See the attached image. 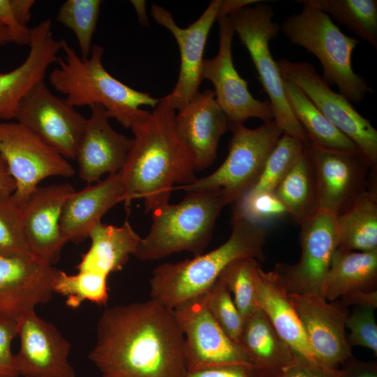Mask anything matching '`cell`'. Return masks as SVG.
Masks as SVG:
<instances>
[{
  "mask_svg": "<svg viewBox=\"0 0 377 377\" xmlns=\"http://www.w3.org/2000/svg\"><path fill=\"white\" fill-rule=\"evenodd\" d=\"M377 250L361 252L337 247L320 295L329 302L359 291L376 290Z\"/></svg>",
  "mask_w": 377,
  "mask_h": 377,
  "instance_id": "28",
  "label": "cell"
},
{
  "mask_svg": "<svg viewBox=\"0 0 377 377\" xmlns=\"http://www.w3.org/2000/svg\"><path fill=\"white\" fill-rule=\"evenodd\" d=\"M239 343L258 377L279 376L298 356L259 308L244 321Z\"/></svg>",
  "mask_w": 377,
  "mask_h": 377,
  "instance_id": "26",
  "label": "cell"
},
{
  "mask_svg": "<svg viewBox=\"0 0 377 377\" xmlns=\"http://www.w3.org/2000/svg\"><path fill=\"white\" fill-rule=\"evenodd\" d=\"M66 159H75L87 119L44 80L20 101L15 117Z\"/></svg>",
  "mask_w": 377,
  "mask_h": 377,
  "instance_id": "14",
  "label": "cell"
},
{
  "mask_svg": "<svg viewBox=\"0 0 377 377\" xmlns=\"http://www.w3.org/2000/svg\"><path fill=\"white\" fill-rule=\"evenodd\" d=\"M254 288L256 306L266 314L281 338L297 355L317 361L290 302L289 293L277 274L273 270L266 272L259 265L254 276Z\"/></svg>",
  "mask_w": 377,
  "mask_h": 377,
  "instance_id": "27",
  "label": "cell"
},
{
  "mask_svg": "<svg viewBox=\"0 0 377 377\" xmlns=\"http://www.w3.org/2000/svg\"><path fill=\"white\" fill-rule=\"evenodd\" d=\"M59 270L32 254L0 256V314L17 320L51 300Z\"/></svg>",
  "mask_w": 377,
  "mask_h": 377,
  "instance_id": "20",
  "label": "cell"
},
{
  "mask_svg": "<svg viewBox=\"0 0 377 377\" xmlns=\"http://www.w3.org/2000/svg\"><path fill=\"white\" fill-rule=\"evenodd\" d=\"M185 377H258L251 370L241 367H221L187 372Z\"/></svg>",
  "mask_w": 377,
  "mask_h": 377,
  "instance_id": "44",
  "label": "cell"
},
{
  "mask_svg": "<svg viewBox=\"0 0 377 377\" xmlns=\"http://www.w3.org/2000/svg\"><path fill=\"white\" fill-rule=\"evenodd\" d=\"M15 188V179L10 172L4 158L0 153V194L12 195Z\"/></svg>",
  "mask_w": 377,
  "mask_h": 377,
  "instance_id": "46",
  "label": "cell"
},
{
  "mask_svg": "<svg viewBox=\"0 0 377 377\" xmlns=\"http://www.w3.org/2000/svg\"><path fill=\"white\" fill-rule=\"evenodd\" d=\"M91 113L76 154L79 177L88 184L101 181L103 175H114L124 167L133 139L114 131L105 110L99 105L90 108Z\"/></svg>",
  "mask_w": 377,
  "mask_h": 377,
  "instance_id": "22",
  "label": "cell"
},
{
  "mask_svg": "<svg viewBox=\"0 0 377 377\" xmlns=\"http://www.w3.org/2000/svg\"><path fill=\"white\" fill-rule=\"evenodd\" d=\"M259 265L254 258H239L230 262L218 277L229 289L244 321L258 308L254 276Z\"/></svg>",
  "mask_w": 377,
  "mask_h": 377,
  "instance_id": "35",
  "label": "cell"
},
{
  "mask_svg": "<svg viewBox=\"0 0 377 377\" xmlns=\"http://www.w3.org/2000/svg\"><path fill=\"white\" fill-rule=\"evenodd\" d=\"M300 226L302 252L299 261L279 263L273 271L289 293L320 295L338 247L336 216L318 210Z\"/></svg>",
  "mask_w": 377,
  "mask_h": 377,
  "instance_id": "16",
  "label": "cell"
},
{
  "mask_svg": "<svg viewBox=\"0 0 377 377\" xmlns=\"http://www.w3.org/2000/svg\"><path fill=\"white\" fill-rule=\"evenodd\" d=\"M281 77L295 84L313 105L349 138L373 170L377 168V130L351 103L332 90L308 61L276 60Z\"/></svg>",
  "mask_w": 377,
  "mask_h": 377,
  "instance_id": "10",
  "label": "cell"
},
{
  "mask_svg": "<svg viewBox=\"0 0 377 377\" xmlns=\"http://www.w3.org/2000/svg\"><path fill=\"white\" fill-rule=\"evenodd\" d=\"M75 191L69 184L38 186L20 206L30 253L52 265L67 242L60 219L66 199Z\"/></svg>",
  "mask_w": 377,
  "mask_h": 377,
  "instance_id": "21",
  "label": "cell"
},
{
  "mask_svg": "<svg viewBox=\"0 0 377 377\" xmlns=\"http://www.w3.org/2000/svg\"><path fill=\"white\" fill-rule=\"evenodd\" d=\"M89 238L91 245L82 255L77 273L68 274L61 270L56 279L54 291L66 297L70 308H77L85 301L105 305L108 276L122 269L141 239L128 220L119 227L101 222L91 230Z\"/></svg>",
  "mask_w": 377,
  "mask_h": 377,
  "instance_id": "7",
  "label": "cell"
},
{
  "mask_svg": "<svg viewBox=\"0 0 377 377\" xmlns=\"http://www.w3.org/2000/svg\"><path fill=\"white\" fill-rule=\"evenodd\" d=\"M339 371V377H377V363L361 361L352 355Z\"/></svg>",
  "mask_w": 377,
  "mask_h": 377,
  "instance_id": "43",
  "label": "cell"
},
{
  "mask_svg": "<svg viewBox=\"0 0 377 377\" xmlns=\"http://www.w3.org/2000/svg\"><path fill=\"white\" fill-rule=\"evenodd\" d=\"M289 298L317 361L338 369L353 355L346 333L347 306L316 293H289Z\"/></svg>",
  "mask_w": 377,
  "mask_h": 377,
  "instance_id": "17",
  "label": "cell"
},
{
  "mask_svg": "<svg viewBox=\"0 0 377 377\" xmlns=\"http://www.w3.org/2000/svg\"><path fill=\"white\" fill-rule=\"evenodd\" d=\"M184 351L172 310L150 298L106 309L89 359L101 377H185Z\"/></svg>",
  "mask_w": 377,
  "mask_h": 377,
  "instance_id": "1",
  "label": "cell"
},
{
  "mask_svg": "<svg viewBox=\"0 0 377 377\" xmlns=\"http://www.w3.org/2000/svg\"><path fill=\"white\" fill-rule=\"evenodd\" d=\"M273 193L299 225L318 211L315 179L309 156V142Z\"/></svg>",
  "mask_w": 377,
  "mask_h": 377,
  "instance_id": "31",
  "label": "cell"
},
{
  "mask_svg": "<svg viewBox=\"0 0 377 377\" xmlns=\"http://www.w3.org/2000/svg\"><path fill=\"white\" fill-rule=\"evenodd\" d=\"M338 247L361 252L377 250V191L364 188L336 216Z\"/></svg>",
  "mask_w": 377,
  "mask_h": 377,
  "instance_id": "30",
  "label": "cell"
},
{
  "mask_svg": "<svg viewBox=\"0 0 377 377\" xmlns=\"http://www.w3.org/2000/svg\"><path fill=\"white\" fill-rule=\"evenodd\" d=\"M29 45V54L18 67L0 73V119H15L22 99L44 80L48 68L58 61L61 40L54 38L50 20L30 29Z\"/></svg>",
  "mask_w": 377,
  "mask_h": 377,
  "instance_id": "24",
  "label": "cell"
},
{
  "mask_svg": "<svg viewBox=\"0 0 377 377\" xmlns=\"http://www.w3.org/2000/svg\"><path fill=\"white\" fill-rule=\"evenodd\" d=\"M277 377H339V371L298 355L293 364Z\"/></svg>",
  "mask_w": 377,
  "mask_h": 377,
  "instance_id": "41",
  "label": "cell"
},
{
  "mask_svg": "<svg viewBox=\"0 0 377 377\" xmlns=\"http://www.w3.org/2000/svg\"><path fill=\"white\" fill-rule=\"evenodd\" d=\"M15 14L23 27H27L31 19V9L35 3L34 0H10Z\"/></svg>",
  "mask_w": 377,
  "mask_h": 377,
  "instance_id": "47",
  "label": "cell"
},
{
  "mask_svg": "<svg viewBox=\"0 0 377 377\" xmlns=\"http://www.w3.org/2000/svg\"><path fill=\"white\" fill-rule=\"evenodd\" d=\"M19 351L15 354V368L22 377H75L68 361L71 344L52 323L35 310L17 320Z\"/></svg>",
  "mask_w": 377,
  "mask_h": 377,
  "instance_id": "18",
  "label": "cell"
},
{
  "mask_svg": "<svg viewBox=\"0 0 377 377\" xmlns=\"http://www.w3.org/2000/svg\"><path fill=\"white\" fill-rule=\"evenodd\" d=\"M13 43L8 29L0 22V45Z\"/></svg>",
  "mask_w": 377,
  "mask_h": 377,
  "instance_id": "48",
  "label": "cell"
},
{
  "mask_svg": "<svg viewBox=\"0 0 377 377\" xmlns=\"http://www.w3.org/2000/svg\"><path fill=\"white\" fill-rule=\"evenodd\" d=\"M228 239L216 249L175 263L159 265L149 279L150 298L173 310L207 291L232 260L265 257L267 228L243 220L231 221Z\"/></svg>",
  "mask_w": 377,
  "mask_h": 377,
  "instance_id": "4",
  "label": "cell"
},
{
  "mask_svg": "<svg viewBox=\"0 0 377 377\" xmlns=\"http://www.w3.org/2000/svg\"><path fill=\"white\" fill-rule=\"evenodd\" d=\"M296 3L303 6L302 10L286 17L280 31L290 43L316 57L326 84L336 85L339 93L350 103H362L373 89L352 67V54L359 40L343 34L320 9L302 0Z\"/></svg>",
  "mask_w": 377,
  "mask_h": 377,
  "instance_id": "6",
  "label": "cell"
},
{
  "mask_svg": "<svg viewBox=\"0 0 377 377\" xmlns=\"http://www.w3.org/2000/svg\"><path fill=\"white\" fill-rule=\"evenodd\" d=\"M172 312L184 337L187 372L221 367L252 371L239 343L226 334L210 313L204 294Z\"/></svg>",
  "mask_w": 377,
  "mask_h": 377,
  "instance_id": "12",
  "label": "cell"
},
{
  "mask_svg": "<svg viewBox=\"0 0 377 377\" xmlns=\"http://www.w3.org/2000/svg\"><path fill=\"white\" fill-rule=\"evenodd\" d=\"M309 156L318 210L340 215L365 188L370 167L360 154L324 150L310 142Z\"/></svg>",
  "mask_w": 377,
  "mask_h": 377,
  "instance_id": "19",
  "label": "cell"
},
{
  "mask_svg": "<svg viewBox=\"0 0 377 377\" xmlns=\"http://www.w3.org/2000/svg\"><path fill=\"white\" fill-rule=\"evenodd\" d=\"M340 301L346 306L355 305L360 308L375 309L377 307V290L346 294L341 297Z\"/></svg>",
  "mask_w": 377,
  "mask_h": 377,
  "instance_id": "45",
  "label": "cell"
},
{
  "mask_svg": "<svg viewBox=\"0 0 377 377\" xmlns=\"http://www.w3.org/2000/svg\"><path fill=\"white\" fill-rule=\"evenodd\" d=\"M31 254L25 237L21 210L12 195L0 194V256Z\"/></svg>",
  "mask_w": 377,
  "mask_h": 377,
  "instance_id": "36",
  "label": "cell"
},
{
  "mask_svg": "<svg viewBox=\"0 0 377 377\" xmlns=\"http://www.w3.org/2000/svg\"><path fill=\"white\" fill-rule=\"evenodd\" d=\"M232 203L222 190L188 192L182 201L151 212L149 233L141 238L134 256L143 261L166 258L175 253L202 254L209 243L216 219Z\"/></svg>",
  "mask_w": 377,
  "mask_h": 377,
  "instance_id": "5",
  "label": "cell"
},
{
  "mask_svg": "<svg viewBox=\"0 0 377 377\" xmlns=\"http://www.w3.org/2000/svg\"><path fill=\"white\" fill-rule=\"evenodd\" d=\"M0 153L15 179L12 196L19 207L43 179L75 174L66 158L17 121H0Z\"/></svg>",
  "mask_w": 377,
  "mask_h": 377,
  "instance_id": "11",
  "label": "cell"
},
{
  "mask_svg": "<svg viewBox=\"0 0 377 377\" xmlns=\"http://www.w3.org/2000/svg\"><path fill=\"white\" fill-rule=\"evenodd\" d=\"M175 123L179 138L193 153L195 171L212 165L217 157L219 140L230 127L214 90L197 93L179 110Z\"/></svg>",
  "mask_w": 377,
  "mask_h": 377,
  "instance_id": "23",
  "label": "cell"
},
{
  "mask_svg": "<svg viewBox=\"0 0 377 377\" xmlns=\"http://www.w3.org/2000/svg\"><path fill=\"white\" fill-rule=\"evenodd\" d=\"M124 194L119 172L72 193L63 206L60 219L65 239L78 242L88 238L105 213L124 202Z\"/></svg>",
  "mask_w": 377,
  "mask_h": 377,
  "instance_id": "25",
  "label": "cell"
},
{
  "mask_svg": "<svg viewBox=\"0 0 377 377\" xmlns=\"http://www.w3.org/2000/svg\"><path fill=\"white\" fill-rule=\"evenodd\" d=\"M307 143L283 134L270 151L259 179L247 192H274L302 155Z\"/></svg>",
  "mask_w": 377,
  "mask_h": 377,
  "instance_id": "33",
  "label": "cell"
},
{
  "mask_svg": "<svg viewBox=\"0 0 377 377\" xmlns=\"http://www.w3.org/2000/svg\"><path fill=\"white\" fill-rule=\"evenodd\" d=\"M313 6L357 36L377 48L376 0H302Z\"/></svg>",
  "mask_w": 377,
  "mask_h": 377,
  "instance_id": "32",
  "label": "cell"
},
{
  "mask_svg": "<svg viewBox=\"0 0 377 377\" xmlns=\"http://www.w3.org/2000/svg\"><path fill=\"white\" fill-rule=\"evenodd\" d=\"M219 25V48L212 59H204L202 79L209 80L214 87L215 98L227 116L230 126L243 124L249 118L260 119L263 122L274 119L272 107L269 101L254 98L248 88V82L235 68L232 56V43L235 31L228 15H221Z\"/></svg>",
  "mask_w": 377,
  "mask_h": 377,
  "instance_id": "15",
  "label": "cell"
},
{
  "mask_svg": "<svg viewBox=\"0 0 377 377\" xmlns=\"http://www.w3.org/2000/svg\"><path fill=\"white\" fill-rule=\"evenodd\" d=\"M17 336L16 320L0 314V377H18L11 343Z\"/></svg>",
  "mask_w": 377,
  "mask_h": 377,
  "instance_id": "40",
  "label": "cell"
},
{
  "mask_svg": "<svg viewBox=\"0 0 377 377\" xmlns=\"http://www.w3.org/2000/svg\"><path fill=\"white\" fill-rule=\"evenodd\" d=\"M274 15L272 7L261 1L253 6H244L228 16L256 69L272 107L274 119L283 134L309 142L306 133L289 107L283 79L270 51V41L280 32V25L273 20Z\"/></svg>",
  "mask_w": 377,
  "mask_h": 377,
  "instance_id": "8",
  "label": "cell"
},
{
  "mask_svg": "<svg viewBox=\"0 0 377 377\" xmlns=\"http://www.w3.org/2000/svg\"><path fill=\"white\" fill-rule=\"evenodd\" d=\"M228 153L221 165L210 175L177 188L188 192L222 190L234 203L259 179L265 161L283 134L273 119L256 128L231 125Z\"/></svg>",
  "mask_w": 377,
  "mask_h": 377,
  "instance_id": "9",
  "label": "cell"
},
{
  "mask_svg": "<svg viewBox=\"0 0 377 377\" xmlns=\"http://www.w3.org/2000/svg\"><path fill=\"white\" fill-rule=\"evenodd\" d=\"M374 309L355 308L346 320V327L350 330L347 336L349 345L362 346L377 354V324Z\"/></svg>",
  "mask_w": 377,
  "mask_h": 377,
  "instance_id": "39",
  "label": "cell"
},
{
  "mask_svg": "<svg viewBox=\"0 0 377 377\" xmlns=\"http://www.w3.org/2000/svg\"><path fill=\"white\" fill-rule=\"evenodd\" d=\"M210 313L222 330L234 341L239 343L244 320L237 309L232 295L219 279L204 293Z\"/></svg>",
  "mask_w": 377,
  "mask_h": 377,
  "instance_id": "37",
  "label": "cell"
},
{
  "mask_svg": "<svg viewBox=\"0 0 377 377\" xmlns=\"http://www.w3.org/2000/svg\"><path fill=\"white\" fill-rule=\"evenodd\" d=\"M64 59H58V67L49 74L51 86L66 96L65 100L73 107L99 105L110 118L123 127L131 128L146 121L151 112L141 108H154L160 98L137 91L110 75L102 64L103 47L92 45L89 57L83 59L61 40Z\"/></svg>",
  "mask_w": 377,
  "mask_h": 377,
  "instance_id": "3",
  "label": "cell"
},
{
  "mask_svg": "<svg viewBox=\"0 0 377 377\" xmlns=\"http://www.w3.org/2000/svg\"><path fill=\"white\" fill-rule=\"evenodd\" d=\"M283 79L289 107L312 145L324 150L361 155L357 146L334 126L295 84Z\"/></svg>",
  "mask_w": 377,
  "mask_h": 377,
  "instance_id": "29",
  "label": "cell"
},
{
  "mask_svg": "<svg viewBox=\"0 0 377 377\" xmlns=\"http://www.w3.org/2000/svg\"><path fill=\"white\" fill-rule=\"evenodd\" d=\"M232 220L265 226L270 221L288 214L273 192H246L234 202Z\"/></svg>",
  "mask_w": 377,
  "mask_h": 377,
  "instance_id": "38",
  "label": "cell"
},
{
  "mask_svg": "<svg viewBox=\"0 0 377 377\" xmlns=\"http://www.w3.org/2000/svg\"><path fill=\"white\" fill-rule=\"evenodd\" d=\"M0 22L8 29L13 43L28 45L30 42V29L19 22L10 0H0Z\"/></svg>",
  "mask_w": 377,
  "mask_h": 377,
  "instance_id": "42",
  "label": "cell"
},
{
  "mask_svg": "<svg viewBox=\"0 0 377 377\" xmlns=\"http://www.w3.org/2000/svg\"><path fill=\"white\" fill-rule=\"evenodd\" d=\"M239 0H213L201 16L186 28L179 27L165 8L153 3L151 13L155 22L174 36L180 52V69L177 83L165 97L175 110H180L199 91L202 82L203 53L214 22L240 8Z\"/></svg>",
  "mask_w": 377,
  "mask_h": 377,
  "instance_id": "13",
  "label": "cell"
},
{
  "mask_svg": "<svg viewBox=\"0 0 377 377\" xmlns=\"http://www.w3.org/2000/svg\"><path fill=\"white\" fill-rule=\"evenodd\" d=\"M175 110L164 96L148 119L131 128L133 145L119 172L125 207L142 198L146 213L169 204L175 184H190L195 177L193 153L175 128Z\"/></svg>",
  "mask_w": 377,
  "mask_h": 377,
  "instance_id": "2",
  "label": "cell"
},
{
  "mask_svg": "<svg viewBox=\"0 0 377 377\" xmlns=\"http://www.w3.org/2000/svg\"><path fill=\"white\" fill-rule=\"evenodd\" d=\"M101 0H67L59 8L56 20L73 31L78 41L80 57L87 59L98 20Z\"/></svg>",
  "mask_w": 377,
  "mask_h": 377,
  "instance_id": "34",
  "label": "cell"
}]
</instances>
